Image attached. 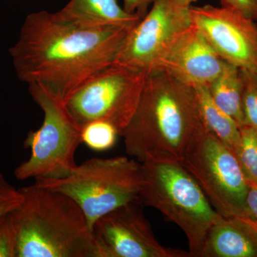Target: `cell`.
Returning <instances> with one entry per match:
<instances>
[{
    "instance_id": "7402d4cb",
    "label": "cell",
    "mask_w": 257,
    "mask_h": 257,
    "mask_svg": "<svg viewBox=\"0 0 257 257\" xmlns=\"http://www.w3.org/2000/svg\"><path fill=\"white\" fill-rule=\"evenodd\" d=\"M221 7L257 21V0H220Z\"/></svg>"
},
{
    "instance_id": "2e32d148",
    "label": "cell",
    "mask_w": 257,
    "mask_h": 257,
    "mask_svg": "<svg viewBox=\"0 0 257 257\" xmlns=\"http://www.w3.org/2000/svg\"><path fill=\"white\" fill-rule=\"evenodd\" d=\"M207 87L216 105L241 127L244 121L240 69L226 62L221 74Z\"/></svg>"
},
{
    "instance_id": "ac0fdd59",
    "label": "cell",
    "mask_w": 257,
    "mask_h": 257,
    "mask_svg": "<svg viewBox=\"0 0 257 257\" xmlns=\"http://www.w3.org/2000/svg\"><path fill=\"white\" fill-rule=\"evenodd\" d=\"M119 132L114 125L105 121H91L82 126V140L90 150L105 152L114 146Z\"/></svg>"
},
{
    "instance_id": "7a4b0ae2",
    "label": "cell",
    "mask_w": 257,
    "mask_h": 257,
    "mask_svg": "<svg viewBox=\"0 0 257 257\" xmlns=\"http://www.w3.org/2000/svg\"><path fill=\"white\" fill-rule=\"evenodd\" d=\"M192 86L163 71L147 75L141 97L121 136L125 150L140 163L179 161L207 131Z\"/></svg>"
},
{
    "instance_id": "6da1fadb",
    "label": "cell",
    "mask_w": 257,
    "mask_h": 257,
    "mask_svg": "<svg viewBox=\"0 0 257 257\" xmlns=\"http://www.w3.org/2000/svg\"><path fill=\"white\" fill-rule=\"evenodd\" d=\"M135 26V25H134ZM134 26H92L40 11L27 17L10 50L20 80L64 99L93 75L114 64Z\"/></svg>"
},
{
    "instance_id": "ffe728a7",
    "label": "cell",
    "mask_w": 257,
    "mask_h": 257,
    "mask_svg": "<svg viewBox=\"0 0 257 257\" xmlns=\"http://www.w3.org/2000/svg\"><path fill=\"white\" fill-rule=\"evenodd\" d=\"M23 194L0 173V218L9 214L20 205Z\"/></svg>"
},
{
    "instance_id": "30bf717a",
    "label": "cell",
    "mask_w": 257,
    "mask_h": 257,
    "mask_svg": "<svg viewBox=\"0 0 257 257\" xmlns=\"http://www.w3.org/2000/svg\"><path fill=\"white\" fill-rule=\"evenodd\" d=\"M140 202L124 204L101 216L92 226L99 257H191L189 251L157 241Z\"/></svg>"
},
{
    "instance_id": "5bb4252c",
    "label": "cell",
    "mask_w": 257,
    "mask_h": 257,
    "mask_svg": "<svg viewBox=\"0 0 257 257\" xmlns=\"http://www.w3.org/2000/svg\"><path fill=\"white\" fill-rule=\"evenodd\" d=\"M57 13L66 20L92 26H134L143 18L125 11L116 0H70Z\"/></svg>"
},
{
    "instance_id": "5b68a950",
    "label": "cell",
    "mask_w": 257,
    "mask_h": 257,
    "mask_svg": "<svg viewBox=\"0 0 257 257\" xmlns=\"http://www.w3.org/2000/svg\"><path fill=\"white\" fill-rule=\"evenodd\" d=\"M143 183L142 163L124 156L90 159L63 178L35 180L37 185L62 193L77 203L92 229L101 216L140 202Z\"/></svg>"
},
{
    "instance_id": "8992f818",
    "label": "cell",
    "mask_w": 257,
    "mask_h": 257,
    "mask_svg": "<svg viewBox=\"0 0 257 257\" xmlns=\"http://www.w3.org/2000/svg\"><path fill=\"white\" fill-rule=\"evenodd\" d=\"M29 92L41 108L43 122L27 135L24 145L31 155L16 167L15 178H63L77 167L75 154L82 143V126L69 114L63 99L39 84H29Z\"/></svg>"
},
{
    "instance_id": "44dd1931",
    "label": "cell",
    "mask_w": 257,
    "mask_h": 257,
    "mask_svg": "<svg viewBox=\"0 0 257 257\" xmlns=\"http://www.w3.org/2000/svg\"><path fill=\"white\" fill-rule=\"evenodd\" d=\"M9 214L0 218V257H16V239Z\"/></svg>"
},
{
    "instance_id": "3957f363",
    "label": "cell",
    "mask_w": 257,
    "mask_h": 257,
    "mask_svg": "<svg viewBox=\"0 0 257 257\" xmlns=\"http://www.w3.org/2000/svg\"><path fill=\"white\" fill-rule=\"evenodd\" d=\"M20 190L23 200L9 214L16 257H99L92 228L70 197L35 183Z\"/></svg>"
},
{
    "instance_id": "d4e9b609",
    "label": "cell",
    "mask_w": 257,
    "mask_h": 257,
    "mask_svg": "<svg viewBox=\"0 0 257 257\" xmlns=\"http://www.w3.org/2000/svg\"><path fill=\"white\" fill-rule=\"evenodd\" d=\"M236 218L238 220L241 221V223L251 233V234L253 235V237L256 239L257 241V222L252 220V219H249L248 217H234Z\"/></svg>"
},
{
    "instance_id": "d6986e66",
    "label": "cell",
    "mask_w": 257,
    "mask_h": 257,
    "mask_svg": "<svg viewBox=\"0 0 257 257\" xmlns=\"http://www.w3.org/2000/svg\"><path fill=\"white\" fill-rule=\"evenodd\" d=\"M244 124L257 130V73L240 69Z\"/></svg>"
},
{
    "instance_id": "484cf974",
    "label": "cell",
    "mask_w": 257,
    "mask_h": 257,
    "mask_svg": "<svg viewBox=\"0 0 257 257\" xmlns=\"http://www.w3.org/2000/svg\"><path fill=\"white\" fill-rule=\"evenodd\" d=\"M179 3H182V4L189 5L191 6V4L194 2L197 1V0H177Z\"/></svg>"
},
{
    "instance_id": "52a82bcc",
    "label": "cell",
    "mask_w": 257,
    "mask_h": 257,
    "mask_svg": "<svg viewBox=\"0 0 257 257\" xmlns=\"http://www.w3.org/2000/svg\"><path fill=\"white\" fill-rule=\"evenodd\" d=\"M148 74L112 64L83 82L64 102L82 126L91 121H107L120 136L131 121Z\"/></svg>"
},
{
    "instance_id": "9c48e42d",
    "label": "cell",
    "mask_w": 257,
    "mask_h": 257,
    "mask_svg": "<svg viewBox=\"0 0 257 257\" xmlns=\"http://www.w3.org/2000/svg\"><path fill=\"white\" fill-rule=\"evenodd\" d=\"M190 7L177 0H154L128 32L114 63L149 74L169 47L192 26Z\"/></svg>"
},
{
    "instance_id": "9a60e30c",
    "label": "cell",
    "mask_w": 257,
    "mask_h": 257,
    "mask_svg": "<svg viewBox=\"0 0 257 257\" xmlns=\"http://www.w3.org/2000/svg\"><path fill=\"white\" fill-rule=\"evenodd\" d=\"M193 88L204 126L234 154L241 141V127L216 105L206 86L196 85Z\"/></svg>"
},
{
    "instance_id": "7c38bea8",
    "label": "cell",
    "mask_w": 257,
    "mask_h": 257,
    "mask_svg": "<svg viewBox=\"0 0 257 257\" xmlns=\"http://www.w3.org/2000/svg\"><path fill=\"white\" fill-rule=\"evenodd\" d=\"M225 63L192 24L169 47L155 71H163L192 87H208L222 72Z\"/></svg>"
},
{
    "instance_id": "4fadbf2b",
    "label": "cell",
    "mask_w": 257,
    "mask_h": 257,
    "mask_svg": "<svg viewBox=\"0 0 257 257\" xmlns=\"http://www.w3.org/2000/svg\"><path fill=\"white\" fill-rule=\"evenodd\" d=\"M199 257H257V241L236 218L221 216L209 230Z\"/></svg>"
},
{
    "instance_id": "603a6c76",
    "label": "cell",
    "mask_w": 257,
    "mask_h": 257,
    "mask_svg": "<svg viewBox=\"0 0 257 257\" xmlns=\"http://www.w3.org/2000/svg\"><path fill=\"white\" fill-rule=\"evenodd\" d=\"M154 0H123V8L130 14L143 17L148 12V7Z\"/></svg>"
},
{
    "instance_id": "ba28073f",
    "label": "cell",
    "mask_w": 257,
    "mask_h": 257,
    "mask_svg": "<svg viewBox=\"0 0 257 257\" xmlns=\"http://www.w3.org/2000/svg\"><path fill=\"white\" fill-rule=\"evenodd\" d=\"M179 162L221 216H247V182L234 152L212 133L203 134Z\"/></svg>"
},
{
    "instance_id": "277c9868",
    "label": "cell",
    "mask_w": 257,
    "mask_h": 257,
    "mask_svg": "<svg viewBox=\"0 0 257 257\" xmlns=\"http://www.w3.org/2000/svg\"><path fill=\"white\" fill-rule=\"evenodd\" d=\"M143 183L140 202L162 213L187 236L191 257H199L209 230L221 217L179 161L142 162Z\"/></svg>"
},
{
    "instance_id": "cb8c5ba5",
    "label": "cell",
    "mask_w": 257,
    "mask_h": 257,
    "mask_svg": "<svg viewBox=\"0 0 257 257\" xmlns=\"http://www.w3.org/2000/svg\"><path fill=\"white\" fill-rule=\"evenodd\" d=\"M246 217L257 222V184L248 185L246 197Z\"/></svg>"
},
{
    "instance_id": "8fae6325",
    "label": "cell",
    "mask_w": 257,
    "mask_h": 257,
    "mask_svg": "<svg viewBox=\"0 0 257 257\" xmlns=\"http://www.w3.org/2000/svg\"><path fill=\"white\" fill-rule=\"evenodd\" d=\"M193 25L224 62L257 73L256 21L211 5L190 7Z\"/></svg>"
},
{
    "instance_id": "e0dca14e",
    "label": "cell",
    "mask_w": 257,
    "mask_h": 257,
    "mask_svg": "<svg viewBox=\"0 0 257 257\" xmlns=\"http://www.w3.org/2000/svg\"><path fill=\"white\" fill-rule=\"evenodd\" d=\"M241 130V141L234 152L248 185L257 184V130L243 125Z\"/></svg>"
}]
</instances>
